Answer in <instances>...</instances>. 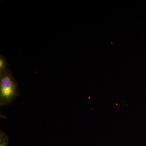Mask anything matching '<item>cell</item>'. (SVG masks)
I'll return each mask as SVG.
<instances>
[{"label":"cell","mask_w":146,"mask_h":146,"mask_svg":"<svg viewBox=\"0 0 146 146\" xmlns=\"http://www.w3.org/2000/svg\"><path fill=\"white\" fill-rule=\"evenodd\" d=\"M18 84L10 70L0 73V106H7L19 96Z\"/></svg>","instance_id":"6da1fadb"},{"label":"cell","mask_w":146,"mask_h":146,"mask_svg":"<svg viewBox=\"0 0 146 146\" xmlns=\"http://www.w3.org/2000/svg\"><path fill=\"white\" fill-rule=\"evenodd\" d=\"M9 65L5 57L3 55H0V73L5 72L9 69Z\"/></svg>","instance_id":"7a4b0ae2"},{"label":"cell","mask_w":146,"mask_h":146,"mask_svg":"<svg viewBox=\"0 0 146 146\" xmlns=\"http://www.w3.org/2000/svg\"><path fill=\"white\" fill-rule=\"evenodd\" d=\"M9 138L6 133L1 129L0 130V146H8Z\"/></svg>","instance_id":"3957f363"}]
</instances>
